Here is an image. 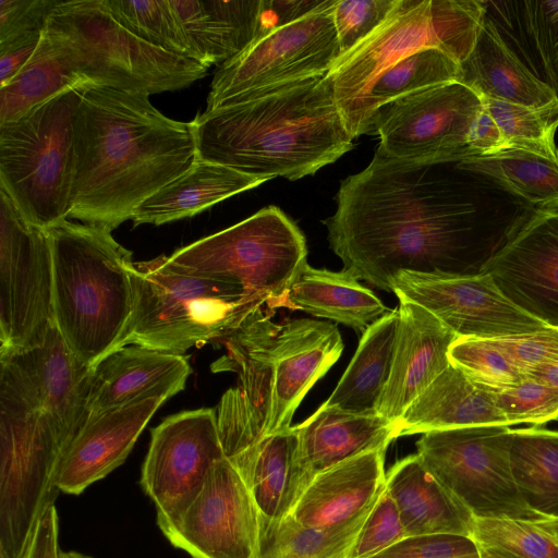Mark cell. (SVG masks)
Listing matches in <instances>:
<instances>
[{
    "instance_id": "34",
    "label": "cell",
    "mask_w": 558,
    "mask_h": 558,
    "mask_svg": "<svg viewBox=\"0 0 558 558\" xmlns=\"http://www.w3.org/2000/svg\"><path fill=\"white\" fill-rule=\"evenodd\" d=\"M398 322V308L390 310L363 332L354 356L323 407L377 414V403L391 372Z\"/></svg>"
},
{
    "instance_id": "41",
    "label": "cell",
    "mask_w": 558,
    "mask_h": 558,
    "mask_svg": "<svg viewBox=\"0 0 558 558\" xmlns=\"http://www.w3.org/2000/svg\"><path fill=\"white\" fill-rule=\"evenodd\" d=\"M506 140L507 147L514 146L546 155L558 148L555 134L558 129V100L541 107L510 104L482 98Z\"/></svg>"
},
{
    "instance_id": "16",
    "label": "cell",
    "mask_w": 558,
    "mask_h": 558,
    "mask_svg": "<svg viewBox=\"0 0 558 558\" xmlns=\"http://www.w3.org/2000/svg\"><path fill=\"white\" fill-rule=\"evenodd\" d=\"M225 458L215 409L182 411L151 429L141 484L161 531L181 522Z\"/></svg>"
},
{
    "instance_id": "3",
    "label": "cell",
    "mask_w": 558,
    "mask_h": 558,
    "mask_svg": "<svg viewBox=\"0 0 558 558\" xmlns=\"http://www.w3.org/2000/svg\"><path fill=\"white\" fill-rule=\"evenodd\" d=\"M324 76L198 113L190 122L196 158L266 181L298 180L335 162L354 138Z\"/></svg>"
},
{
    "instance_id": "47",
    "label": "cell",
    "mask_w": 558,
    "mask_h": 558,
    "mask_svg": "<svg viewBox=\"0 0 558 558\" xmlns=\"http://www.w3.org/2000/svg\"><path fill=\"white\" fill-rule=\"evenodd\" d=\"M59 0H0V47L41 37Z\"/></svg>"
},
{
    "instance_id": "14",
    "label": "cell",
    "mask_w": 558,
    "mask_h": 558,
    "mask_svg": "<svg viewBox=\"0 0 558 558\" xmlns=\"http://www.w3.org/2000/svg\"><path fill=\"white\" fill-rule=\"evenodd\" d=\"M53 325L48 230L29 222L0 187V351L36 344Z\"/></svg>"
},
{
    "instance_id": "1",
    "label": "cell",
    "mask_w": 558,
    "mask_h": 558,
    "mask_svg": "<svg viewBox=\"0 0 558 558\" xmlns=\"http://www.w3.org/2000/svg\"><path fill=\"white\" fill-rule=\"evenodd\" d=\"M463 159L397 158L377 146L368 166L341 182L336 211L323 220L343 270L388 292L400 271L485 274L536 209Z\"/></svg>"
},
{
    "instance_id": "46",
    "label": "cell",
    "mask_w": 558,
    "mask_h": 558,
    "mask_svg": "<svg viewBox=\"0 0 558 558\" xmlns=\"http://www.w3.org/2000/svg\"><path fill=\"white\" fill-rule=\"evenodd\" d=\"M404 537L398 509L385 484L347 558H371Z\"/></svg>"
},
{
    "instance_id": "53",
    "label": "cell",
    "mask_w": 558,
    "mask_h": 558,
    "mask_svg": "<svg viewBox=\"0 0 558 558\" xmlns=\"http://www.w3.org/2000/svg\"><path fill=\"white\" fill-rule=\"evenodd\" d=\"M558 390V365L546 366L523 374Z\"/></svg>"
},
{
    "instance_id": "54",
    "label": "cell",
    "mask_w": 558,
    "mask_h": 558,
    "mask_svg": "<svg viewBox=\"0 0 558 558\" xmlns=\"http://www.w3.org/2000/svg\"><path fill=\"white\" fill-rule=\"evenodd\" d=\"M535 522L558 539V518H545Z\"/></svg>"
},
{
    "instance_id": "48",
    "label": "cell",
    "mask_w": 558,
    "mask_h": 558,
    "mask_svg": "<svg viewBox=\"0 0 558 558\" xmlns=\"http://www.w3.org/2000/svg\"><path fill=\"white\" fill-rule=\"evenodd\" d=\"M371 558H482L470 536L426 534L408 536Z\"/></svg>"
},
{
    "instance_id": "40",
    "label": "cell",
    "mask_w": 558,
    "mask_h": 558,
    "mask_svg": "<svg viewBox=\"0 0 558 558\" xmlns=\"http://www.w3.org/2000/svg\"><path fill=\"white\" fill-rule=\"evenodd\" d=\"M102 2L120 24L141 39L171 53L193 59L192 48L170 0Z\"/></svg>"
},
{
    "instance_id": "31",
    "label": "cell",
    "mask_w": 558,
    "mask_h": 558,
    "mask_svg": "<svg viewBox=\"0 0 558 558\" xmlns=\"http://www.w3.org/2000/svg\"><path fill=\"white\" fill-rule=\"evenodd\" d=\"M483 5L507 46L558 98V0L483 1Z\"/></svg>"
},
{
    "instance_id": "13",
    "label": "cell",
    "mask_w": 558,
    "mask_h": 558,
    "mask_svg": "<svg viewBox=\"0 0 558 558\" xmlns=\"http://www.w3.org/2000/svg\"><path fill=\"white\" fill-rule=\"evenodd\" d=\"M336 1L324 0L301 19L257 36L244 51L219 66L205 110L292 82L324 76L340 57L333 22Z\"/></svg>"
},
{
    "instance_id": "19",
    "label": "cell",
    "mask_w": 558,
    "mask_h": 558,
    "mask_svg": "<svg viewBox=\"0 0 558 558\" xmlns=\"http://www.w3.org/2000/svg\"><path fill=\"white\" fill-rule=\"evenodd\" d=\"M162 533L192 558H256L260 515L244 480L225 458L181 522Z\"/></svg>"
},
{
    "instance_id": "5",
    "label": "cell",
    "mask_w": 558,
    "mask_h": 558,
    "mask_svg": "<svg viewBox=\"0 0 558 558\" xmlns=\"http://www.w3.org/2000/svg\"><path fill=\"white\" fill-rule=\"evenodd\" d=\"M259 308L227 339L211 369L233 372L238 388L263 418L265 435L287 430L313 385L338 361L343 341L336 325L316 319L275 324Z\"/></svg>"
},
{
    "instance_id": "11",
    "label": "cell",
    "mask_w": 558,
    "mask_h": 558,
    "mask_svg": "<svg viewBox=\"0 0 558 558\" xmlns=\"http://www.w3.org/2000/svg\"><path fill=\"white\" fill-rule=\"evenodd\" d=\"M306 257L305 238L298 225L270 205L177 250L168 260L185 271L229 282L274 312L307 264Z\"/></svg>"
},
{
    "instance_id": "44",
    "label": "cell",
    "mask_w": 558,
    "mask_h": 558,
    "mask_svg": "<svg viewBox=\"0 0 558 558\" xmlns=\"http://www.w3.org/2000/svg\"><path fill=\"white\" fill-rule=\"evenodd\" d=\"M497 408L509 426L543 425L558 418V390L532 378L509 388L492 390Z\"/></svg>"
},
{
    "instance_id": "52",
    "label": "cell",
    "mask_w": 558,
    "mask_h": 558,
    "mask_svg": "<svg viewBox=\"0 0 558 558\" xmlns=\"http://www.w3.org/2000/svg\"><path fill=\"white\" fill-rule=\"evenodd\" d=\"M40 39L41 37L0 47V87L9 83L23 69Z\"/></svg>"
},
{
    "instance_id": "38",
    "label": "cell",
    "mask_w": 558,
    "mask_h": 558,
    "mask_svg": "<svg viewBox=\"0 0 558 558\" xmlns=\"http://www.w3.org/2000/svg\"><path fill=\"white\" fill-rule=\"evenodd\" d=\"M87 86L45 29L31 59L0 87V125L73 88Z\"/></svg>"
},
{
    "instance_id": "56",
    "label": "cell",
    "mask_w": 558,
    "mask_h": 558,
    "mask_svg": "<svg viewBox=\"0 0 558 558\" xmlns=\"http://www.w3.org/2000/svg\"><path fill=\"white\" fill-rule=\"evenodd\" d=\"M61 558H93L92 556L78 551H62Z\"/></svg>"
},
{
    "instance_id": "33",
    "label": "cell",
    "mask_w": 558,
    "mask_h": 558,
    "mask_svg": "<svg viewBox=\"0 0 558 558\" xmlns=\"http://www.w3.org/2000/svg\"><path fill=\"white\" fill-rule=\"evenodd\" d=\"M264 182L266 180L196 158L185 173L147 198L132 220L134 226H160L192 217Z\"/></svg>"
},
{
    "instance_id": "27",
    "label": "cell",
    "mask_w": 558,
    "mask_h": 558,
    "mask_svg": "<svg viewBox=\"0 0 558 558\" xmlns=\"http://www.w3.org/2000/svg\"><path fill=\"white\" fill-rule=\"evenodd\" d=\"M193 51L205 66H221L258 36L264 0H170Z\"/></svg>"
},
{
    "instance_id": "50",
    "label": "cell",
    "mask_w": 558,
    "mask_h": 558,
    "mask_svg": "<svg viewBox=\"0 0 558 558\" xmlns=\"http://www.w3.org/2000/svg\"><path fill=\"white\" fill-rule=\"evenodd\" d=\"M59 547V518L54 505L50 506L35 529L24 558H61Z\"/></svg>"
},
{
    "instance_id": "9",
    "label": "cell",
    "mask_w": 558,
    "mask_h": 558,
    "mask_svg": "<svg viewBox=\"0 0 558 558\" xmlns=\"http://www.w3.org/2000/svg\"><path fill=\"white\" fill-rule=\"evenodd\" d=\"M484 17L481 0H398L387 19L340 56L324 76L345 126L377 76L402 58L437 48L461 64L475 45Z\"/></svg>"
},
{
    "instance_id": "6",
    "label": "cell",
    "mask_w": 558,
    "mask_h": 558,
    "mask_svg": "<svg viewBox=\"0 0 558 558\" xmlns=\"http://www.w3.org/2000/svg\"><path fill=\"white\" fill-rule=\"evenodd\" d=\"M131 275L133 313L120 347L183 354L197 344L223 341L266 307L235 286L185 271L165 255L134 263Z\"/></svg>"
},
{
    "instance_id": "15",
    "label": "cell",
    "mask_w": 558,
    "mask_h": 558,
    "mask_svg": "<svg viewBox=\"0 0 558 558\" xmlns=\"http://www.w3.org/2000/svg\"><path fill=\"white\" fill-rule=\"evenodd\" d=\"M216 411L225 456L247 485L260 520L290 515L314 478L299 459L294 426L265 435L263 420L238 391L222 396Z\"/></svg>"
},
{
    "instance_id": "25",
    "label": "cell",
    "mask_w": 558,
    "mask_h": 558,
    "mask_svg": "<svg viewBox=\"0 0 558 558\" xmlns=\"http://www.w3.org/2000/svg\"><path fill=\"white\" fill-rule=\"evenodd\" d=\"M386 449L363 452L317 473L290 517L314 529L344 525L365 512L385 487Z\"/></svg>"
},
{
    "instance_id": "18",
    "label": "cell",
    "mask_w": 558,
    "mask_h": 558,
    "mask_svg": "<svg viewBox=\"0 0 558 558\" xmlns=\"http://www.w3.org/2000/svg\"><path fill=\"white\" fill-rule=\"evenodd\" d=\"M397 298L430 312L458 338L501 339L548 328L512 304L485 272L466 278H438L400 271L390 281Z\"/></svg>"
},
{
    "instance_id": "30",
    "label": "cell",
    "mask_w": 558,
    "mask_h": 558,
    "mask_svg": "<svg viewBox=\"0 0 558 558\" xmlns=\"http://www.w3.org/2000/svg\"><path fill=\"white\" fill-rule=\"evenodd\" d=\"M459 82L482 98L510 104L541 107L558 100L507 46L486 14L471 53L460 64Z\"/></svg>"
},
{
    "instance_id": "4",
    "label": "cell",
    "mask_w": 558,
    "mask_h": 558,
    "mask_svg": "<svg viewBox=\"0 0 558 558\" xmlns=\"http://www.w3.org/2000/svg\"><path fill=\"white\" fill-rule=\"evenodd\" d=\"M53 320L69 349L94 366L119 348L133 313L132 252L111 232L64 220L49 229Z\"/></svg>"
},
{
    "instance_id": "51",
    "label": "cell",
    "mask_w": 558,
    "mask_h": 558,
    "mask_svg": "<svg viewBox=\"0 0 558 558\" xmlns=\"http://www.w3.org/2000/svg\"><path fill=\"white\" fill-rule=\"evenodd\" d=\"M506 147L501 130L484 106L472 129L470 148L478 157L498 153Z\"/></svg>"
},
{
    "instance_id": "22",
    "label": "cell",
    "mask_w": 558,
    "mask_h": 558,
    "mask_svg": "<svg viewBox=\"0 0 558 558\" xmlns=\"http://www.w3.org/2000/svg\"><path fill=\"white\" fill-rule=\"evenodd\" d=\"M399 322L389 379L378 400V415L395 423L450 365L458 338L423 306L399 296Z\"/></svg>"
},
{
    "instance_id": "21",
    "label": "cell",
    "mask_w": 558,
    "mask_h": 558,
    "mask_svg": "<svg viewBox=\"0 0 558 558\" xmlns=\"http://www.w3.org/2000/svg\"><path fill=\"white\" fill-rule=\"evenodd\" d=\"M486 272L512 304L558 328V209H536Z\"/></svg>"
},
{
    "instance_id": "57",
    "label": "cell",
    "mask_w": 558,
    "mask_h": 558,
    "mask_svg": "<svg viewBox=\"0 0 558 558\" xmlns=\"http://www.w3.org/2000/svg\"><path fill=\"white\" fill-rule=\"evenodd\" d=\"M558 420V418H557Z\"/></svg>"
},
{
    "instance_id": "8",
    "label": "cell",
    "mask_w": 558,
    "mask_h": 558,
    "mask_svg": "<svg viewBox=\"0 0 558 558\" xmlns=\"http://www.w3.org/2000/svg\"><path fill=\"white\" fill-rule=\"evenodd\" d=\"M46 31L87 86L149 96L185 88L208 70L141 39L102 0H61Z\"/></svg>"
},
{
    "instance_id": "32",
    "label": "cell",
    "mask_w": 558,
    "mask_h": 558,
    "mask_svg": "<svg viewBox=\"0 0 558 558\" xmlns=\"http://www.w3.org/2000/svg\"><path fill=\"white\" fill-rule=\"evenodd\" d=\"M281 307L328 318L364 332L390 310L347 270L305 264L289 287Z\"/></svg>"
},
{
    "instance_id": "42",
    "label": "cell",
    "mask_w": 558,
    "mask_h": 558,
    "mask_svg": "<svg viewBox=\"0 0 558 558\" xmlns=\"http://www.w3.org/2000/svg\"><path fill=\"white\" fill-rule=\"evenodd\" d=\"M472 538L517 558H558V539L532 520L474 518Z\"/></svg>"
},
{
    "instance_id": "28",
    "label": "cell",
    "mask_w": 558,
    "mask_h": 558,
    "mask_svg": "<svg viewBox=\"0 0 558 558\" xmlns=\"http://www.w3.org/2000/svg\"><path fill=\"white\" fill-rule=\"evenodd\" d=\"M405 535L458 534L472 537L473 515L428 472L417 453L397 461L386 473Z\"/></svg>"
},
{
    "instance_id": "17",
    "label": "cell",
    "mask_w": 558,
    "mask_h": 558,
    "mask_svg": "<svg viewBox=\"0 0 558 558\" xmlns=\"http://www.w3.org/2000/svg\"><path fill=\"white\" fill-rule=\"evenodd\" d=\"M484 104L466 85L453 81L423 88L379 107L372 120L378 147L397 158L476 157L471 132Z\"/></svg>"
},
{
    "instance_id": "20",
    "label": "cell",
    "mask_w": 558,
    "mask_h": 558,
    "mask_svg": "<svg viewBox=\"0 0 558 558\" xmlns=\"http://www.w3.org/2000/svg\"><path fill=\"white\" fill-rule=\"evenodd\" d=\"M0 367L72 439L76 436L89 417L93 366L69 349L54 325L36 344L0 351Z\"/></svg>"
},
{
    "instance_id": "2",
    "label": "cell",
    "mask_w": 558,
    "mask_h": 558,
    "mask_svg": "<svg viewBox=\"0 0 558 558\" xmlns=\"http://www.w3.org/2000/svg\"><path fill=\"white\" fill-rule=\"evenodd\" d=\"M195 159L190 122L166 117L147 95L87 86L73 123L68 218L111 232Z\"/></svg>"
},
{
    "instance_id": "39",
    "label": "cell",
    "mask_w": 558,
    "mask_h": 558,
    "mask_svg": "<svg viewBox=\"0 0 558 558\" xmlns=\"http://www.w3.org/2000/svg\"><path fill=\"white\" fill-rule=\"evenodd\" d=\"M374 504L351 522L332 529L307 527L290 515L274 522L260 520L256 558H347Z\"/></svg>"
},
{
    "instance_id": "29",
    "label": "cell",
    "mask_w": 558,
    "mask_h": 558,
    "mask_svg": "<svg viewBox=\"0 0 558 558\" xmlns=\"http://www.w3.org/2000/svg\"><path fill=\"white\" fill-rule=\"evenodd\" d=\"M294 428L299 459L313 477L363 452L387 450L396 439L393 423L378 414H353L323 405Z\"/></svg>"
},
{
    "instance_id": "26",
    "label": "cell",
    "mask_w": 558,
    "mask_h": 558,
    "mask_svg": "<svg viewBox=\"0 0 558 558\" xmlns=\"http://www.w3.org/2000/svg\"><path fill=\"white\" fill-rule=\"evenodd\" d=\"M481 425L508 423L496 405L492 389L450 363L393 423V433L398 438Z\"/></svg>"
},
{
    "instance_id": "37",
    "label": "cell",
    "mask_w": 558,
    "mask_h": 558,
    "mask_svg": "<svg viewBox=\"0 0 558 558\" xmlns=\"http://www.w3.org/2000/svg\"><path fill=\"white\" fill-rule=\"evenodd\" d=\"M510 465L518 489L539 518H558V430L511 429Z\"/></svg>"
},
{
    "instance_id": "12",
    "label": "cell",
    "mask_w": 558,
    "mask_h": 558,
    "mask_svg": "<svg viewBox=\"0 0 558 558\" xmlns=\"http://www.w3.org/2000/svg\"><path fill=\"white\" fill-rule=\"evenodd\" d=\"M511 429L481 425L433 430L416 441L428 472L473 518L541 520L522 498L510 465Z\"/></svg>"
},
{
    "instance_id": "24",
    "label": "cell",
    "mask_w": 558,
    "mask_h": 558,
    "mask_svg": "<svg viewBox=\"0 0 558 558\" xmlns=\"http://www.w3.org/2000/svg\"><path fill=\"white\" fill-rule=\"evenodd\" d=\"M189 356L140 344L114 349L93 366L89 416L148 398L166 401L185 388Z\"/></svg>"
},
{
    "instance_id": "43",
    "label": "cell",
    "mask_w": 558,
    "mask_h": 558,
    "mask_svg": "<svg viewBox=\"0 0 558 558\" xmlns=\"http://www.w3.org/2000/svg\"><path fill=\"white\" fill-rule=\"evenodd\" d=\"M448 355L470 378L492 390L513 387L524 379L508 355L490 340L457 338Z\"/></svg>"
},
{
    "instance_id": "7",
    "label": "cell",
    "mask_w": 558,
    "mask_h": 558,
    "mask_svg": "<svg viewBox=\"0 0 558 558\" xmlns=\"http://www.w3.org/2000/svg\"><path fill=\"white\" fill-rule=\"evenodd\" d=\"M73 439L0 371V558H24Z\"/></svg>"
},
{
    "instance_id": "55",
    "label": "cell",
    "mask_w": 558,
    "mask_h": 558,
    "mask_svg": "<svg viewBox=\"0 0 558 558\" xmlns=\"http://www.w3.org/2000/svg\"><path fill=\"white\" fill-rule=\"evenodd\" d=\"M481 557L482 558H517L514 556H511L505 551H500L497 549H489L485 547H481Z\"/></svg>"
},
{
    "instance_id": "10",
    "label": "cell",
    "mask_w": 558,
    "mask_h": 558,
    "mask_svg": "<svg viewBox=\"0 0 558 558\" xmlns=\"http://www.w3.org/2000/svg\"><path fill=\"white\" fill-rule=\"evenodd\" d=\"M86 87L64 92L0 125V187L29 222L44 229L69 217L73 123Z\"/></svg>"
},
{
    "instance_id": "23",
    "label": "cell",
    "mask_w": 558,
    "mask_h": 558,
    "mask_svg": "<svg viewBox=\"0 0 558 558\" xmlns=\"http://www.w3.org/2000/svg\"><path fill=\"white\" fill-rule=\"evenodd\" d=\"M165 401L148 398L89 416L63 457L60 492L78 495L121 465Z\"/></svg>"
},
{
    "instance_id": "36",
    "label": "cell",
    "mask_w": 558,
    "mask_h": 558,
    "mask_svg": "<svg viewBox=\"0 0 558 558\" xmlns=\"http://www.w3.org/2000/svg\"><path fill=\"white\" fill-rule=\"evenodd\" d=\"M462 166L535 209H558V153L546 155L508 146L492 155L465 158Z\"/></svg>"
},
{
    "instance_id": "35",
    "label": "cell",
    "mask_w": 558,
    "mask_h": 558,
    "mask_svg": "<svg viewBox=\"0 0 558 558\" xmlns=\"http://www.w3.org/2000/svg\"><path fill=\"white\" fill-rule=\"evenodd\" d=\"M460 63L437 48L411 53L380 73L361 100L347 129L353 138L372 134V120L383 105L407 94L458 81Z\"/></svg>"
},
{
    "instance_id": "45",
    "label": "cell",
    "mask_w": 558,
    "mask_h": 558,
    "mask_svg": "<svg viewBox=\"0 0 558 558\" xmlns=\"http://www.w3.org/2000/svg\"><path fill=\"white\" fill-rule=\"evenodd\" d=\"M398 0H337L333 22L340 56L369 36L393 10Z\"/></svg>"
},
{
    "instance_id": "49",
    "label": "cell",
    "mask_w": 558,
    "mask_h": 558,
    "mask_svg": "<svg viewBox=\"0 0 558 558\" xmlns=\"http://www.w3.org/2000/svg\"><path fill=\"white\" fill-rule=\"evenodd\" d=\"M522 374L546 366L558 365V328L492 339Z\"/></svg>"
}]
</instances>
